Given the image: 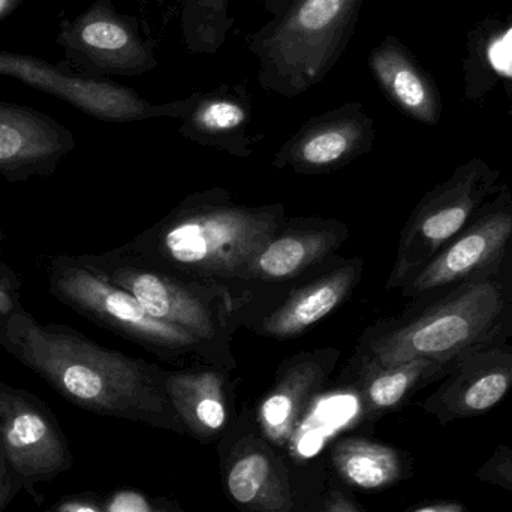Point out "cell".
I'll list each match as a JSON object with an SVG mask.
<instances>
[{
  "instance_id": "1",
  "label": "cell",
  "mask_w": 512,
  "mask_h": 512,
  "mask_svg": "<svg viewBox=\"0 0 512 512\" xmlns=\"http://www.w3.org/2000/svg\"><path fill=\"white\" fill-rule=\"evenodd\" d=\"M0 346L78 408L186 433L165 390V369L104 348L26 309L0 322Z\"/></svg>"
},
{
  "instance_id": "2",
  "label": "cell",
  "mask_w": 512,
  "mask_h": 512,
  "mask_svg": "<svg viewBox=\"0 0 512 512\" xmlns=\"http://www.w3.org/2000/svg\"><path fill=\"white\" fill-rule=\"evenodd\" d=\"M512 337V245L504 255L444 291L418 298L367 328L349 369L427 358L457 369L466 358Z\"/></svg>"
},
{
  "instance_id": "3",
  "label": "cell",
  "mask_w": 512,
  "mask_h": 512,
  "mask_svg": "<svg viewBox=\"0 0 512 512\" xmlns=\"http://www.w3.org/2000/svg\"><path fill=\"white\" fill-rule=\"evenodd\" d=\"M282 204L234 203L222 189L191 195L125 245L150 264L206 282H240L246 265L285 225Z\"/></svg>"
},
{
  "instance_id": "4",
  "label": "cell",
  "mask_w": 512,
  "mask_h": 512,
  "mask_svg": "<svg viewBox=\"0 0 512 512\" xmlns=\"http://www.w3.org/2000/svg\"><path fill=\"white\" fill-rule=\"evenodd\" d=\"M77 259L92 273L131 292L153 318L197 336L216 367L236 366L231 336L242 304L224 283L158 267L125 246L104 254L77 255Z\"/></svg>"
},
{
  "instance_id": "5",
  "label": "cell",
  "mask_w": 512,
  "mask_h": 512,
  "mask_svg": "<svg viewBox=\"0 0 512 512\" xmlns=\"http://www.w3.org/2000/svg\"><path fill=\"white\" fill-rule=\"evenodd\" d=\"M363 0H292L246 38L258 59V83L283 98L321 83L345 53Z\"/></svg>"
},
{
  "instance_id": "6",
  "label": "cell",
  "mask_w": 512,
  "mask_h": 512,
  "mask_svg": "<svg viewBox=\"0 0 512 512\" xmlns=\"http://www.w3.org/2000/svg\"><path fill=\"white\" fill-rule=\"evenodd\" d=\"M45 271L50 294L83 318L161 357L197 355L212 363L209 351L197 336L153 318L131 292L92 273L77 256H54Z\"/></svg>"
},
{
  "instance_id": "7",
  "label": "cell",
  "mask_w": 512,
  "mask_h": 512,
  "mask_svg": "<svg viewBox=\"0 0 512 512\" xmlns=\"http://www.w3.org/2000/svg\"><path fill=\"white\" fill-rule=\"evenodd\" d=\"M501 179V171L475 158L427 192L403 228L387 288L399 289L409 276L468 228L505 188Z\"/></svg>"
},
{
  "instance_id": "8",
  "label": "cell",
  "mask_w": 512,
  "mask_h": 512,
  "mask_svg": "<svg viewBox=\"0 0 512 512\" xmlns=\"http://www.w3.org/2000/svg\"><path fill=\"white\" fill-rule=\"evenodd\" d=\"M56 42L65 51L60 68L78 77H137L159 65L137 18L120 14L113 0H96L72 20L63 18Z\"/></svg>"
},
{
  "instance_id": "9",
  "label": "cell",
  "mask_w": 512,
  "mask_h": 512,
  "mask_svg": "<svg viewBox=\"0 0 512 512\" xmlns=\"http://www.w3.org/2000/svg\"><path fill=\"white\" fill-rule=\"evenodd\" d=\"M0 77L17 78L102 122L129 123L162 117L182 120L197 99V93H192L180 101L150 104L131 87L108 78L78 77L39 57L8 51H0Z\"/></svg>"
},
{
  "instance_id": "10",
  "label": "cell",
  "mask_w": 512,
  "mask_h": 512,
  "mask_svg": "<svg viewBox=\"0 0 512 512\" xmlns=\"http://www.w3.org/2000/svg\"><path fill=\"white\" fill-rule=\"evenodd\" d=\"M512 245V194L504 188L468 228L400 286L418 300L444 291L495 262Z\"/></svg>"
},
{
  "instance_id": "11",
  "label": "cell",
  "mask_w": 512,
  "mask_h": 512,
  "mask_svg": "<svg viewBox=\"0 0 512 512\" xmlns=\"http://www.w3.org/2000/svg\"><path fill=\"white\" fill-rule=\"evenodd\" d=\"M375 128L363 105L349 102L307 120L276 153L277 170L327 174L372 149Z\"/></svg>"
},
{
  "instance_id": "12",
  "label": "cell",
  "mask_w": 512,
  "mask_h": 512,
  "mask_svg": "<svg viewBox=\"0 0 512 512\" xmlns=\"http://www.w3.org/2000/svg\"><path fill=\"white\" fill-rule=\"evenodd\" d=\"M75 146L71 129L54 117L0 101V177L6 182L53 176Z\"/></svg>"
},
{
  "instance_id": "13",
  "label": "cell",
  "mask_w": 512,
  "mask_h": 512,
  "mask_svg": "<svg viewBox=\"0 0 512 512\" xmlns=\"http://www.w3.org/2000/svg\"><path fill=\"white\" fill-rule=\"evenodd\" d=\"M512 390V343L466 358L421 406L441 424L480 417Z\"/></svg>"
},
{
  "instance_id": "14",
  "label": "cell",
  "mask_w": 512,
  "mask_h": 512,
  "mask_svg": "<svg viewBox=\"0 0 512 512\" xmlns=\"http://www.w3.org/2000/svg\"><path fill=\"white\" fill-rule=\"evenodd\" d=\"M0 441L15 471L44 477L65 463V445L44 406L27 391L0 381Z\"/></svg>"
},
{
  "instance_id": "15",
  "label": "cell",
  "mask_w": 512,
  "mask_h": 512,
  "mask_svg": "<svg viewBox=\"0 0 512 512\" xmlns=\"http://www.w3.org/2000/svg\"><path fill=\"white\" fill-rule=\"evenodd\" d=\"M348 237V227L336 219L286 221L246 265L240 282H289L333 255Z\"/></svg>"
},
{
  "instance_id": "16",
  "label": "cell",
  "mask_w": 512,
  "mask_h": 512,
  "mask_svg": "<svg viewBox=\"0 0 512 512\" xmlns=\"http://www.w3.org/2000/svg\"><path fill=\"white\" fill-rule=\"evenodd\" d=\"M339 358L337 349L324 348L303 351L283 361L258 409V424L265 439L277 447L291 441L307 405L336 369Z\"/></svg>"
},
{
  "instance_id": "17",
  "label": "cell",
  "mask_w": 512,
  "mask_h": 512,
  "mask_svg": "<svg viewBox=\"0 0 512 512\" xmlns=\"http://www.w3.org/2000/svg\"><path fill=\"white\" fill-rule=\"evenodd\" d=\"M363 267L361 258L340 262L333 270L292 291L255 330L279 340L300 336L346 300L360 282Z\"/></svg>"
},
{
  "instance_id": "18",
  "label": "cell",
  "mask_w": 512,
  "mask_h": 512,
  "mask_svg": "<svg viewBox=\"0 0 512 512\" xmlns=\"http://www.w3.org/2000/svg\"><path fill=\"white\" fill-rule=\"evenodd\" d=\"M251 120V98L245 84H222L212 92L197 93L179 132L195 143L245 158L255 143L248 134Z\"/></svg>"
},
{
  "instance_id": "19",
  "label": "cell",
  "mask_w": 512,
  "mask_h": 512,
  "mask_svg": "<svg viewBox=\"0 0 512 512\" xmlns=\"http://www.w3.org/2000/svg\"><path fill=\"white\" fill-rule=\"evenodd\" d=\"M227 469V489L248 512H292L291 487L279 460L258 439L240 445Z\"/></svg>"
},
{
  "instance_id": "20",
  "label": "cell",
  "mask_w": 512,
  "mask_h": 512,
  "mask_svg": "<svg viewBox=\"0 0 512 512\" xmlns=\"http://www.w3.org/2000/svg\"><path fill=\"white\" fill-rule=\"evenodd\" d=\"M165 390L186 432L218 435L228 420L227 375L221 369L165 370Z\"/></svg>"
},
{
  "instance_id": "21",
  "label": "cell",
  "mask_w": 512,
  "mask_h": 512,
  "mask_svg": "<svg viewBox=\"0 0 512 512\" xmlns=\"http://www.w3.org/2000/svg\"><path fill=\"white\" fill-rule=\"evenodd\" d=\"M355 387L367 417L376 418L400 408L412 394L453 373L447 364L417 358L388 366H363L351 369Z\"/></svg>"
},
{
  "instance_id": "22",
  "label": "cell",
  "mask_w": 512,
  "mask_h": 512,
  "mask_svg": "<svg viewBox=\"0 0 512 512\" xmlns=\"http://www.w3.org/2000/svg\"><path fill=\"white\" fill-rule=\"evenodd\" d=\"M331 459L340 478L355 489H387L403 475L399 451L370 439H342L334 445Z\"/></svg>"
},
{
  "instance_id": "23",
  "label": "cell",
  "mask_w": 512,
  "mask_h": 512,
  "mask_svg": "<svg viewBox=\"0 0 512 512\" xmlns=\"http://www.w3.org/2000/svg\"><path fill=\"white\" fill-rule=\"evenodd\" d=\"M369 66L388 96L409 116L424 123L436 122L432 92L418 71L409 65L397 45L387 41L372 51Z\"/></svg>"
},
{
  "instance_id": "24",
  "label": "cell",
  "mask_w": 512,
  "mask_h": 512,
  "mask_svg": "<svg viewBox=\"0 0 512 512\" xmlns=\"http://www.w3.org/2000/svg\"><path fill=\"white\" fill-rule=\"evenodd\" d=\"M230 0H183L182 32L186 47L197 54H215L224 47L233 20Z\"/></svg>"
},
{
  "instance_id": "25",
  "label": "cell",
  "mask_w": 512,
  "mask_h": 512,
  "mask_svg": "<svg viewBox=\"0 0 512 512\" xmlns=\"http://www.w3.org/2000/svg\"><path fill=\"white\" fill-rule=\"evenodd\" d=\"M21 277L0 261V322L24 309L21 303Z\"/></svg>"
},
{
  "instance_id": "26",
  "label": "cell",
  "mask_w": 512,
  "mask_h": 512,
  "mask_svg": "<svg viewBox=\"0 0 512 512\" xmlns=\"http://www.w3.org/2000/svg\"><path fill=\"white\" fill-rule=\"evenodd\" d=\"M478 477L512 492V445L499 447L492 459L478 471Z\"/></svg>"
},
{
  "instance_id": "27",
  "label": "cell",
  "mask_w": 512,
  "mask_h": 512,
  "mask_svg": "<svg viewBox=\"0 0 512 512\" xmlns=\"http://www.w3.org/2000/svg\"><path fill=\"white\" fill-rule=\"evenodd\" d=\"M490 56H492L496 68L512 74V30L505 36L504 41L493 47Z\"/></svg>"
},
{
  "instance_id": "28",
  "label": "cell",
  "mask_w": 512,
  "mask_h": 512,
  "mask_svg": "<svg viewBox=\"0 0 512 512\" xmlns=\"http://www.w3.org/2000/svg\"><path fill=\"white\" fill-rule=\"evenodd\" d=\"M325 512H360L357 505L339 492H331L325 502Z\"/></svg>"
},
{
  "instance_id": "29",
  "label": "cell",
  "mask_w": 512,
  "mask_h": 512,
  "mask_svg": "<svg viewBox=\"0 0 512 512\" xmlns=\"http://www.w3.org/2000/svg\"><path fill=\"white\" fill-rule=\"evenodd\" d=\"M412 512H466V508L457 502H438V504L427 505V507L418 508Z\"/></svg>"
},
{
  "instance_id": "30",
  "label": "cell",
  "mask_w": 512,
  "mask_h": 512,
  "mask_svg": "<svg viewBox=\"0 0 512 512\" xmlns=\"http://www.w3.org/2000/svg\"><path fill=\"white\" fill-rule=\"evenodd\" d=\"M259 2L264 5L265 11L270 12L273 17H276V15L282 14L288 8L292 0H259Z\"/></svg>"
},
{
  "instance_id": "31",
  "label": "cell",
  "mask_w": 512,
  "mask_h": 512,
  "mask_svg": "<svg viewBox=\"0 0 512 512\" xmlns=\"http://www.w3.org/2000/svg\"><path fill=\"white\" fill-rule=\"evenodd\" d=\"M23 3L24 0H0V21L14 14Z\"/></svg>"
},
{
  "instance_id": "32",
  "label": "cell",
  "mask_w": 512,
  "mask_h": 512,
  "mask_svg": "<svg viewBox=\"0 0 512 512\" xmlns=\"http://www.w3.org/2000/svg\"><path fill=\"white\" fill-rule=\"evenodd\" d=\"M62 512H96L92 508L83 507V505H66Z\"/></svg>"
},
{
  "instance_id": "33",
  "label": "cell",
  "mask_w": 512,
  "mask_h": 512,
  "mask_svg": "<svg viewBox=\"0 0 512 512\" xmlns=\"http://www.w3.org/2000/svg\"><path fill=\"white\" fill-rule=\"evenodd\" d=\"M5 240H6L5 233H3V231H0V248H2L3 243H5Z\"/></svg>"
},
{
  "instance_id": "34",
  "label": "cell",
  "mask_w": 512,
  "mask_h": 512,
  "mask_svg": "<svg viewBox=\"0 0 512 512\" xmlns=\"http://www.w3.org/2000/svg\"><path fill=\"white\" fill-rule=\"evenodd\" d=\"M0 478H2V477H0Z\"/></svg>"
}]
</instances>
